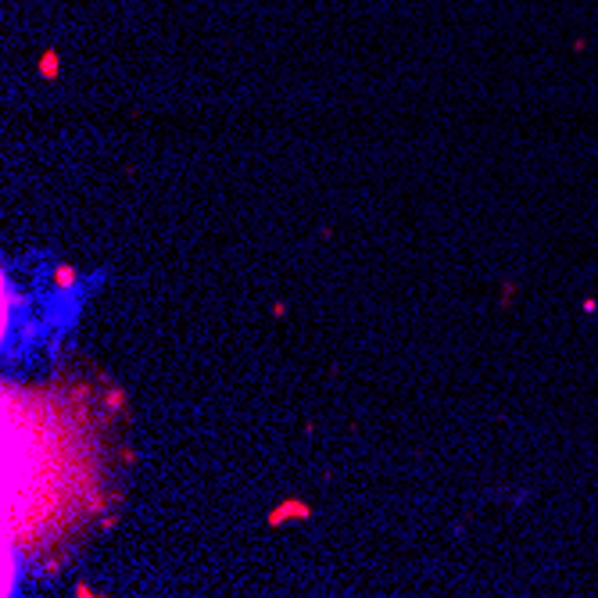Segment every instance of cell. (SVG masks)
I'll return each instance as SVG.
<instances>
[{"label":"cell","instance_id":"obj_2","mask_svg":"<svg viewBox=\"0 0 598 598\" xmlns=\"http://www.w3.org/2000/svg\"><path fill=\"white\" fill-rule=\"evenodd\" d=\"M76 280H79L76 269H69V266H58V269H54V283H58V287H76Z\"/></svg>","mask_w":598,"mask_h":598},{"label":"cell","instance_id":"obj_3","mask_svg":"<svg viewBox=\"0 0 598 598\" xmlns=\"http://www.w3.org/2000/svg\"><path fill=\"white\" fill-rule=\"evenodd\" d=\"M40 72H44V76H51V79H54V72H58V54H47V58H44V61H40Z\"/></svg>","mask_w":598,"mask_h":598},{"label":"cell","instance_id":"obj_1","mask_svg":"<svg viewBox=\"0 0 598 598\" xmlns=\"http://www.w3.org/2000/svg\"><path fill=\"white\" fill-rule=\"evenodd\" d=\"M312 516V505L308 502H301V498H287L283 505H276L273 512H269V527H280V523H287V520H308Z\"/></svg>","mask_w":598,"mask_h":598}]
</instances>
